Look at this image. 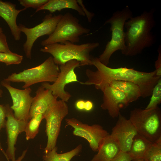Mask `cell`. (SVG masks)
Masks as SVG:
<instances>
[{
  "label": "cell",
  "mask_w": 161,
  "mask_h": 161,
  "mask_svg": "<svg viewBox=\"0 0 161 161\" xmlns=\"http://www.w3.org/2000/svg\"><path fill=\"white\" fill-rule=\"evenodd\" d=\"M1 84L0 83V97H2V95L3 94V91L2 89H1Z\"/></svg>",
  "instance_id": "36"
},
{
  "label": "cell",
  "mask_w": 161,
  "mask_h": 161,
  "mask_svg": "<svg viewBox=\"0 0 161 161\" xmlns=\"http://www.w3.org/2000/svg\"><path fill=\"white\" fill-rule=\"evenodd\" d=\"M22 55L12 52L10 53L0 52V62L7 66L12 64H19L23 59Z\"/></svg>",
  "instance_id": "26"
},
{
  "label": "cell",
  "mask_w": 161,
  "mask_h": 161,
  "mask_svg": "<svg viewBox=\"0 0 161 161\" xmlns=\"http://www.w3.org/2000/svg\"><path fill=\"white\" fill-rule=\"evenodd\" d=\"M69 112L66 102L58 100L52 103L43 114L46 120L45 131L47 137L44 153L46 154L56 146L62 122Z\"/></svg>",
  "instance_id": "8"
},
{
  "label": "cell",
  "mask_w": 161,
  "mask_h": 161,
  "mask_svg": "<svg viewBox=\"0 0 161 161\" xmlns=\"http://www.w3.org/2000/svg\"><path fill=\"white\" fill-rule=\"evenodd\" d=\"M6 117V110L5 105L0 104V133L2 129L5 128L7 121V120L5 119V118ZM0 151L3 153L7 159L6 152L4 151L1 146L0 140Z\"/></svg>",
  "instance_id": "28"
},
{
  "label": "cell",
  "mask_w": 161,
  "mask_h": 161,
  "mask_svg": "<svg viewBox=\"0 0 161 161\" xmlns=\"http://www.w3.org/2000/svg\"><path fill=\"white\" fill-rule=\"evenodd\" d=\"M65 121L73 129V134L86 139L94 152L98 151L104 139L110 134L98 124L89 125L75 118H66Z\"/></svg>",
  "instance_id": "11"
},
{
  "label": "cell",
  "mask_w": 161,
  "mask_h": 161,
  "mask_svg": "<svg viewBox=\"0 0 161 161\" xmlns=\"http://www.w3.org/2000/svg\"><path fill=\"white\" fill-rule=\"evenodd\" d=\"M144 159L147 161H161V138L152 143Z\"/></svg>",
  "instance_id": "24"
},
{
  "label": "cell",
  "mask_w": 161,
  "mask_h": 161,
  "mask_svg": "<svg viewBox=\"0 0 161 161\" xmlns=\"http://www.w3.org/2000/svg\"><path fill=\"white\" fill-rule=\"evenodd\" d=\"M44 119L43 114L36 115L27 123L24 132L27 140L34 139L38 133L41 122Z\"/></svg>",
  "instance_id": "23"
},
{
  "label": "cell",
  "mask_w": 161,
  "mask_h": 161,
  "mask_svg": "<svg viewBox=\"0 0 161 161\" xmlns=\"http://www.w3.org/2000/svg\"><path fill=\"white\" fill-rule=\"evenodd\" d=\"M93 107L94 104L92 101L89 100L85 101L84 110L89 112L91 111L93 109Z\"/></svg>",
  "instance_id": "34"
},
{
  "label": "cell",
  "mask_w": 161,
  "mask_h": 161,
  "mask_svg": "<svg viewBox=\"0 0 161 161\" xmlns=\"http://www.w3.org/2000/svg\"><path fill=\"white\" fill-rule=\"evenodd\" d=\"M154 9L144 11L140 15L133 16L125 23L126 48L123 54L129 56L140 54L145 48L152 47L155 37L151 30L155 25Z\"/></svg>",
  "instance_id": "2"
},
{
  "label": "cell",
  "mask_w": 161,
  "mask_h": 161,
  "mask_svg": "<svg viewBox=\"0 0 161 161\" xmlns=\"http://www.w3.org/2000/svg\"><path fill=\"white\" fill-rule=\"evenodd\" d=\"M85 101L80 99L76 101L75 104L76 108L78 110H84Z\"/></svg>",
  "instance_id": "33"
},
{
  "label": "cell",
  "mask_w": 161,
  "mask_h": 161,
  "mask_svg": "<svg viewBox=\"0 0 161 161\" xmlns=\"http://www.w3.org/2000/svg\"><path fill=\"white\" fill-rule=\"evenodd\" d=\"M1 85L8 91L13 101V105L10 106L14 111L15 117L18 120L28 122L29 114L32 102L33 97L31 95L32 90L30 87L21 89L14 88L10 83L3 80Z\"/></svg>",
  "instance_id": "12"
},
{
  "label": "cell",
  "mask_w": 161,
  "mask_h": 161,
  "mask_svg": "<svg viewBox=\"0 0 161 161\" xmlns=\"http://www.w3.org/2000/svg\"><path fill=\"white\" fill-rule=\"evenodd\" d=\"M152 143L137 134L134 138L129 152L132 160L144 159Z\"/></svg>",
  "instance_id": "21"
},
{
  "label": "cell",
  "mask_w": 161,
  "mask_h": 161,
  "mask_svg": "<svg viewBox=\"0 0 161 161\" xmlns=\"http://www.w3.org/2000/svg\"><path fill=\"white\" fill-rule=\"evenodd\" d=\"M77 2L78 5L81 7L85 16L87 18L88 21L89 22H91L92 19L95 16V14L88 11L83 3V1L81 0H77Z\"/></svg>",
  "instance_id": "31"
},
{
  "label": "cell",
  "mask_w": 161,
  "mask_h": 161,
  "mask_svg": "<svg viewBox=\"0 0 161 161\" xmlns=\"http://www.w3.org/2000/svg\"><path fill=\"white\" fill-rule=\"evenodd\" d=\"M80 62L72 60L60 65V72L55 81L52 84L48 82L42 83L41 86L45 89L51 90L52 94L61 100L67 102L71 97V95L65 90L66 85L79 81L75 72V69L80 66Z\"/></svg>",
  "instance_id": "9"
},
{
  "label": "cell",
  "mask_w": 161,
  "mask_h": 161,
  "mask_svg": "<svg viewBox=\"0 0 161 161\" xmlns=\"http://www.w3.org/2000/svg\"><path fill=\"white\" fill-rule=\"evenodd\" d=\"M101 91L103 95L100 107L107 111L112 118L118 117L120 109L129 104L123 93L109 85L105 86Z\"/></svg>",
  "instance_id": "15"
},
{
  "label": "cell",
  "mask_w": 161,
  "mask_h": 161,
  "mask_svg": "<svg viewBox=\"0 0 161 161\" xmlns=\"http://www.w3.org/2000/svg\"><path fill=\"white\" fill-rule=\"evenodd\" d=\"M27 152V150H24L23 152L21 155L18 157L17 159L16 160L14 161H21L25 156Z\"/></svg>",
  "instance_id": "35"
},
{
  "label": "cell",
  "mask_w": 161,
  "mask_h": 161,
  "mask_svg": "<svg viewBox=\"0 0 161 161\" xmlns=\"http://www.w3.org/2000/svg\"><path fill=\"white\" fill-rule=\"evenodd\" d=\"M132 159L129 152L120 151L111 161H131Z\"/></svg>",
  "instance_id": "30"
},
{
  "label": "cell",
  "mask_w": 161,
  "mask_h": 161,
  "mask_svg": "<svg viewBox=\"0 0 161 161\" xmlns=\"http://www.w3.org/2000/svg\"><path fill=\"white\" fill-rule=\"evenodd\" d=\"M132 161H147L144 159H138L133 160Z\"/></svg>",
  "instance_id": "37"
},
{
  "label": "cell",
  "mask_w": 161,
  "mask_h": 161,
  "mask_svg": "<svg viewBox=\"0 0 161 161\" xmlns=\"http://www.w3.org/2000/svg\"><path fill=\"white\" fill-rule=\"evenodd\" d=\"M59 72L58 65L55 63L50 56L39 65L18 73H12L3 80L10 83L23 82L24 84L22 88L24 89L38 83H53Z\"/></svg>",
  "instance_id": "5"
},
{
  "label": "cell",
  "mask_w": 161,
  "mask_h": 161,
  "mask_svg": "<svg viewBox=\"0 0 161 161\" xmlns=\"http://www.w3.org/2000/svg\"><path fill=\"white\" fill-rule=\"evenodd\" d=\"M62 16L63 15L61 14L52 15L50 13L44 16L42 22L32 28L27 27L22 24H18L20 31L26 36L27 39L23 44V49L27 58H31L32 50L36 40L41 36H49L52 34Z\"/></svg>",
  "instance_id": "10"
},
{
  "label": "cell",
  "mask_w": 161,
  "mask_h": 161,
  "mask_svg": "<svg viewBox=\"0 0 161 161\" xmlns=\"http://www.w3.org/2000/svg\"><path fill=\"white\" fill-rule=\"evenodd\" d=\"M0 52L10 53V50L7 40V37L3 32L0 33Z\"/></svg>",
  "instance_id": "29"
},
{
  "label": "cell",
  "mask_w": 161,
  "mask_h": 161,
  "mask_svg": "<svg viewBox=\"0 0 161 161\" xmlns=\"http://www.w3.org/2000/svg\"><path fill=\"white\" fill-rule=\"evenodd\" d=\"M137 134L152 143L161 138V110L159 107L143 109L134 108L129 119Z\"/></svg>",
  "instance_id": "6"
},
{
  "label": "cell",
  "mask_w": 161,
  "mask_h": 161,
  "mask_svg": "<svg viewBox=\"0 0 161 161\" xmlns=\"http://www.w3.org/2000/svg\"><path fill=\"white\" fill-rule=\"evenodd\" d=\"M20 4L27 9L32 8L37 9L45 4L48 0H19Z\"/></svg>",
  "instance_id": "27"
},
{
  "label": "cell",
  "mask_w": 161,
  "mask_h": 161,
  "mask_svg": "<svg viewBox=\"0 0 161 161\" xmlns=\"http://www.w3.org/2000/svg\"><path fill=\"white\" fill-rule=\"evenodd\" d=\"M158 55L157 59L155 62V71L157 75L161 77V46L159 47L158 50Z\"/></svg>",
  "instance_id": "32"
},
{
  "label": "cell",
  "mask_w": 161,
  "mask_h": 161,
  "mask_svg": "<svg viewBox=\"0 0 161 161\" xmlns=\"http://www.w3.org/2000/svg\"><path fill=\"white\" fill-rule=\"evenodd\" d=\"M107 85H109L123 93L129 104L141 97L140 87L132 82L113 80L109 82Z\"/></svg>",
  "instance_id": "20"
},
{
  "label": "cell",
  "mask_w": 161,
  "mask_h": 161,
  "mask_svg": "<svg viewBox=\"0 0 161 161\" xmlns=\"http://www.w3.org/2000/svg\"><path fill=\"white\" fill-rule=\"evenodd\" d=\"M82 149V145L80 144L69 151L58 154L57 152V147L56 146L47 153L44 154L43 158L44 161H70L74 157L78 155Z\"/></svg>",
  "instance_id": "22"
},
{
  "label": "cell",
  "mask_w": 161,
  "mask_h": 161,
  "mask_svg": "<svg viewBox=\"0 0 161 161\" xmlns=\"http://www.w3.org/2000/svg\"><path fill=\"white\" fill-rule=\"evenodd\" d=\"M6 110L7 120L5 126L7 137V147L6 154L7 159L14 161L15 159L16 144L17 137L21 133L24 132L27 123L28 122L18 120L14 114L12 109L9 104L5 105Z\"/></svg>",
  "instance_id": "14"
},
{
  "label": "cell",
  "mask_w": 161,
  "mask_h": 161,
  "mask_svg": "<svg viewBox=\"0 0 161 161\" xmlns=\"http://www.w3.org/2000/svg\"><path fill=\"white\" fill-rule=\"evenodd\" d=\"M3 32L2 28V27H0V33H2Z\"/></svg>",
  "instance_id": "38"
},
{
  "label": "cell",
  "mask_w": 161,
  "mask_h": 161,
  "mask_svg": "<svg viewBox=\"0 0 161 161\" xmlns=\"http://www.w3.org/2000/svg\"><path fill=\"white\" fill-rule=\"evenodd\" d=\"M120 151L118 145L109 134L90 161H111Z\"/></svg>",
  "instance_id": "18"
},
{
  "label": "cell",
  "mask_w": 161,
  "mask_h": 161,
  "mask_svg": "<svg viewBox=\"0 0 161 161\" xmlns=\"http://www.w3.org/2000/svg\"><path fill=\"white\" fill-rule=\"evenodd\" d=\"M35 93L30 111L29 120L36 115L43 114L57 100L58 97L52 94L51 90L45 89L41 86L38 88Z\"/></svg>",
  "instance_id": "17"
},
{
  "label": "cell",
  "mask_w": 161,
  "mask_h": 161,
  "mask_svg": "<svg viewBox=\"0 0 161 161\" xmlns=\"http://www.w3.org/2000/svg\"><path fill=\"white\" fill-rule=\"evenodd\" d=\"M90 30L83 27L79 20L70 12L66 13L58 23L52 33L42 41L44 47L55 43L63 44L68 41L73 43L79 42L81 36L88 34Z\"/></svg>",
  "instance_id": "7"
},
{
  "label": "cell",
  "mask_w": 161,
  "mask_h": 161,
  "mask_svg": "<svg viewBox=\"0 0 161 161\" xmlns=\"http://www.w3.org/2000/svg\"><path fill=\"white\" fill-rule=\"evenodd\" d=\"M26 9L24 8L17 9L16 4L0 0V17L7 23L12 35L16 41L20 39L21 32L17 24L16 19L19 13Z\"/></svg>",
  "instance_id": "16"
},
{
  "label": "cell",
  "mask_w": 161,
  "mask_h": 161,
  "mask_svg": "<svg viewBox=\"0 0 161 161\" xmlns=\"http://www.w3.org/2000/svg\"><path fill=\"white\" fill-rule=\"evenodd\" d=\"M92 65L97 68L93 71L86 70L87 79L80 83L93 85L97 90H102L108 83L113 80L129 81L138 85L140 89L141 97L151 96L153 89L161 76L157 75L155 70L150 72H143L126 67L112 68L102 63L98 58L91 56Z\"/></svg>",
  "instance_id": "1"
},
{
  "label": "cell",
  "mask_w": 161,
  "mask_h": 161,
  "mask_svg": "<svg viewBox=\"0 0 161 161\" xmlns=\"http://www.w3.org/2000/svg\"><path fill=\"white\" fill-rule=\"evenodd\" d=\"M150 101L145 109H153L158 107L161 103V78L154 87Z\"/></svg>",
  "instance_id": "25"
},
{
  "label": "cell",
  "mask_w": 161,
  "mask_h": 161,
  "mask_svg": "<svg viewBox=\"0 0 161 161\" xmlns=\"http://www.w3.org/2000/svg\"><path fill=\"white\" fill-rule=\"evenodd\" d=\"M118 119L110 135L119 147L121 151L129 152L133 139L137 134V130L129 119L120 113Z\"/></svg>",
  "instance_id": "13"
},
{
  "label": "cell",
  "mask_w": 161,
  "mask_h": 161,
  "mask_svg": "<svg viewBox=\"0 0 161 161\" xmlns=\"http://www.w3.org/2000/svg\"><path fill=\"white\" fill-rule=\"evenodd\" d=\"M99 45L97 42L76 44L66 41L63 44L57 43L46 45L40 50L51 54L55 63L58 65L76 60L80 62V66H92L90 53Z\"/></svg>",
  "instance_id": "3"
},
{
  "label": "cell",
  "mask_w": 161,
  "mask_h": 161,
  "mask_svg": "<svg viewBox=\"0 0 161 161\" xmlns=\"http://www.w3.org/2000/svg\"><path fill=\"white\" fill-rule=\"evenodd\" d=\"M133 16L132 13L128 6L121 10L115 12L112 16L107 20L104 25H111L110 31L111 38L106 44L102 53L98 57L100 61L108 66L110 58L113 54L120 50L122 54L125 50V32L124 31L125 22Z\"/></svg>",
  "instance_id": "4"
},
{
  "label": "cell",
  "mask_w": 161,
  "mask_h": 161,
  "mask_svg": "<svg viewBox=\"0 0 161 161\" xmlns=\"http://www.w3.org/2000/svg\"><path fill=\"white\" fill-rule=\"evenodd\" d=\"M65 9H72L76 11L80 16H85L76 0H48L45 4L36 9L35 13L47 10L52 14L57 11H60Z\"/></svg>",
  "instance_id": "19"
}]
</instances>
